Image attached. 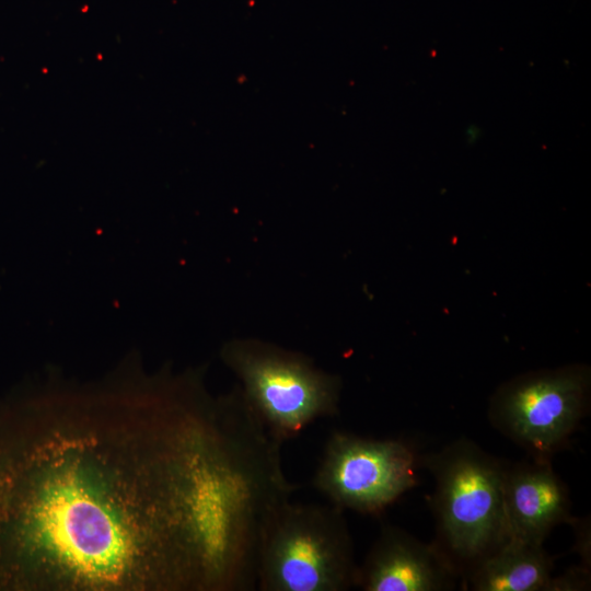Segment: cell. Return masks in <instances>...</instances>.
I'll return each instance as SVG.
<instances>
[{"instance_id":"obj_1","label":"cell","mask_w":591,"mask_h":591,"mask_svg":"<svg viewBox=\"0 0 591 591\" xmlns=\"http://www.w3.org/2000/svg\"><path fill=\"white\" fill-rule=\"evenodd\" d=\"M0 420V590L222 589L247 483L200 372L47 384Z\"/></svg>"},{"instance_id":"obj_2","label":"cell","mask_w":591,"mask_h":591,"mask_svg":"<svg viewBox=\"0 0 591 591\" xmlns=\"http://www.w3.org/2000/svg\"><path fill=\"white\" fill-rule=\"evenodd\" d=\"M434 479L433 544L464 578L506 540V465L467 439L422 457Z\"/></svg>"},{"instance_id":"obj_3","label":"cell","mask_w":591,"mask_h":591,"mask_svg":"<svg viewBox=\"0 0 591 591\" xmlns=\"http://www.w3.org/2000/svg\"><path fill=\"white\" fill-rule=\"evenodd\" d=\"M358 565L343 510L331 505H279L259 543L262 591H344L355 587Z\"/></svg>"},{"instance_id":"obj_4","label":"cell","mask_w":591,"mask_h":591,"mask_svg":"<svg viewBox=\"0 0 591 591\" xmlns=\"http://www.w3.org/2000/svg\"><path fill=\"white\" fill-rule=\"evenodd\" d=\"M221 358L241 381L248 407L281 444L314 420L339 413L340 378L303 354L257 339H233Z\"/></svg>"},{"instance_id":"obj_5","label":"cell","mask_w":591,"mask_h":591,"mask_svg":"<svg viewBox=\"0 0 591 591\" xmlns=\"http://www.w3.org/2000/svg\"><path fill=\"white\" fill-rule=\"evenodd\" d=\"M589 398L587 367L533 372L498 389L489 404V421L532 460L552 462L587 415Z\"/></svg>"},{"instance_id":"obj_6","label":"cell","mask_w":591,"mask_h":591,"mask_svg":"<svg viewBox=\"0 0 591 591\" xmlns=\"http://www.w3.org/2000/svg\"><path fill=\"white\" fill-rule=\"evenodd\" d=\"M417 455L403 440L334 431L313 476V486L341 510L378 514L417 483Z\"/></svg>"},{"instance_id":"obj_7","label":"cell","mask_w":591,"mask_h":591,"mask_svg":"<svg viewBox=\"0 0 591 591\" xmlns=\"http://www.w3.org/2000/svg\"><path fill=\"white\" fill-rule=\"evenodd\" d=\"M459 576L431 543L386 525L358 566L355 587L364 591H440Z\"/></svg>"},{"instance_id":"obj_8","label":"cell","mask_w":591,"mask_h":591,"mask_svg":"<svg viewBox=\"0 0 591 591\" xmlns=\"http://www.w3.org/2000/svg\"><path fill=\"white\" fill-rule=\"evenodd\" d=\"M502 500L507 538L543 545L556 525L575 520L569 491L552 462L507 464Z\"/></svg>"},{"instance_id":"obj_9","label":"cell","mask_w":591,"mask_h":591,"mask_svg":"<svg viewBox=\"0 0 591 591\" xmlns=\"http://www.w3.org/2000/svg\"><path fill=\"white\" fill-rule=\"evenodd\" d=\"M554 559L543 545L507 538L466 577L474 591H548Z\"/></svg>"},{"instance_id":"obj_10","label":"cell","mask_w":591,"mask_h":591,"mask_svg":"<svg viewBox=\"0 0 591 591\" xmlns=\"http://www.w3.org/2000/svg\"><path fill=\"white\" fill-rule=\"evenodd\" d=\"M590 587V569L584 566L568 569L561 576L553 577L548 591L586 590Z\"/></svg>"}]
</instances>
